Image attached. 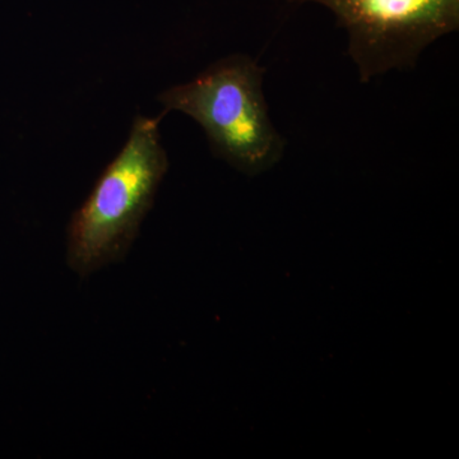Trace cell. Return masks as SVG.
I'll use <instances>...</instances> for the list:
<instances>
[{"label": "cell", "instance_id": "3", "mask_svg": "<svg viewBox=\"0 0 459 459\" xmlns=\"http://www.w3.org/2000/svg\"><path fill=\"white\" fill-rule=\"evenodd\" d=\"M323 5L347 33L362 83L418 65L430 45L458 31L459 0H287Z\"/></svg>", "mask_w": 459, "mask_h": 459}, {"label": "cell", "instance_id": "2", "mask_svg": "<svg viewBox=\"0 0 459 459\" xmlns=\"http://www.w3.org/2000/svg\"><path fill=\"white\" fill-rule=\"evenodd\" d=\"M264 74L265 69L247 54L222 57L189 82L160 93L161 115H188L204 129L217 159L256 177L279 164L286 148L268 110Z\"/></svg>", "mask_w": 459, "mask_h": 459}, {"label": "cell", "instance_id": "1", "mask_svg": "<svg viewBox=\"0 0 459 459\" xmlns=\"http://www.w3.org/2000/svg\"><path fill=\"white\" fill-rule=\"evenodd\" d=\"M159 117H135L128 141L66 229V263L87 277L123 261L169 169Z\"/></svg>", "mask_w": 459, "mask_h": 459}]
</instances>
